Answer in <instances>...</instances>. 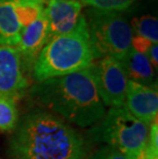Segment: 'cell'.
I'll return each instance as SVG.
<instances>
[{"label": "cell", "mask_w": 158, "mask_h": 159, "mask_svg": "<svg viewBox=\"0 0 158 159\" xmlns=\"http://www.w3.org/2000/svg\"><path fill=\"white\" fill-rule=\"evenodd\" d=\"M12 159H81L83 139L56 115L44 111L27 114L9 140Z\"/></svg>", "instance_id": "cell-1"}, {"label": "cell", "mask_w": 158, "mask_h": 159, "mask_svg": "<svg viewBox=\"0 0 158 159\" xmlns=\"http://www.w3.org/2000/svg\"><path fill=\"white\" fill-rule=\"evenodd\" d=\"M31 93L43 107L80 127L95 124L106 114L96 87L92 66L68 75L37 82Z\"/></svg>", "instance_id": "cell-2"}, {"label": "cell", "mask_w": 158, "mask_h": 159, "mask_svg": "<svg viewBox=\"0 0 158 159\" xmlns=\"http://www.w3.org/2000/svg\"><path fill=\"white\" fill-rule=\"evenodd\" d=\"M93 60L87 21L81 16L71 32L46 43L33 65V76L37 82L65 76L88 68Z\"/></svg>", "instance_id": "cell-3"}, {"label": "cell", "mask_w": 158, "mask_h": 159, "mask_svg": "<svg viewBox=\"0 0 158 159\" xmlns=\"http://www.w3.org/2000/svg\"><path fill=\"white\" fill-rule=\"evenodd\" d=\"M95 142L116 148L129 159H137L147 146L149 125L133 117L125 107L110 108L89 130Z\"/></svg>", "instance_id": "cell-4"}, {"label": "cell", "mask_w": 158, "mask_h": 159, "mask_svg": "<svg viewBox=\"0 0 158 159\" xmlns=\"http://www.w3.org/2000/svg\"><path fill=\"white\" fill-rule=\"evenodd\" d=\"M88 18L87 28L93 59L112 57L121 61L132 47L133 31L125 16L121 12L92 8Z\"/></svg>", "instance_id": "cell-5"}, {"label": "cell", "mask_w": 158, "mask_h": 159, "mask_svg": "<svg viewBox=\"0 0 158 159\" xmlns=\"http://www.w3.org/2000/svg\"><path fill=\"white\" fill-rule=\"evenodd\" d=\"M97 93L104 106L123 107L129 79L121 63L112 57H105L92 64Z\"/></svg>", "instance_id": "cell-6"}, {"label": "cell", "mask_w": 158, "mask_h": 159, "mask_svg": "<svg viewBox=\"0 0 158 159\" xmlns=\"http://www.w3.org/2000/svg\"><path fill=\"white\" fill-rule=\"evenodd\" d=\"M16 46L0 45V97L16 100L25 93L28 81Z\"/></svg>", "instance_id": "cell-7"}, {"label": "cell", "mask_w": 158, "mask_h": 159, "mask_svg": "<svg viewBox=\"0 0 158 159\" xmlns=\"http://www.w3.org/2000/svg\"><path fill=\"white\" fill-rule=\"evenodd\" d=\"M123 107L147 125L157 120L158 114V93L154 87L145 86L129 80Z\"/></svg>", "instance_id": "cell-8"}, {"label": "cell", "mask_w": 158, "mask_h": 159, "mask_svg": "<svg viewBox=\"0 0 158 159\" xmlns=\"http://www.w3.org/2000/svg\"><path fill=\"white\" fill-rule=\"evenodd\" d=\"M82 4L80 1H52L49 0L44 15L48 25V38L71 32L81 18ZM48 40V41H49Z\"/></svg>", "instance_id": "cell-9"}, {"label": "cell", "mask_w": 158, "mask_h": 159, "mask_svg": "<svg viewBox=\"0 0 158 159\" xmlns=\"http://www.w3.org/2000/svg\"><path fill=\"white\" fill-rule=\"evenodd\" d=\"M48 40L47 20L43 11L34 22L23 28L21 39L19 44L16 46L21 56L23 65L25 64L28 67L34 65L40 52Z\"/></svg>", "instance_id": "cell-10"}, {"label": "cell", "mask_w": 158, "mask_h": 159, "mask_svg": "<svg viewBox=\"0 0 158 159\" xmlns=\"http://www.w3.org/2000/svg\"><path fill=\"white\" fill-rule=\"evenodd\" d=\"M126 74L127 79L145 86H151L154 82V68L148 57L130 47L124 57L119 61Z\"/></svg>", "instance_id": "cell-11"}, {"label": "cell", "mask_w": 158, "mask_h": 159, "mask_svg": "<svg viewBox=\"0 0 158 159\" xmlns=\"http://www.w3.org/2000/svg\"><path fill=\"white\" fill-rule=\"evenodd\" d=\"M15 1L0 2V45L16 46L21 39L23 28L16 16Z\"/></svg>", "instance_id": "cell-12"}, {"label": "cell", "mask_w": 158, "mask_h": 159, "mask_svg": "<svg viewBox=\"0 0 158 159\" xmlns=\"http://www.w3.org/2000/svg\"><path fill=\"white\" fill-rule=\"evenodd\" d=\"M133 35H139L154 43L158 41V20L153 16H143L136 18L132 21Z\"/></svg>", "instance_id": "cell-13"}, {"label": "cell", "mask_w": 158, "mask_h": 159, "mask_svg": "<svg viewBox=\"0 0 158 159\" xmlns=\"http://www.w3.org/2000/svg\"><path fill=\"white\" fill-rule=\"evenodd\" d=\"M19 122V111L15 100L0 97V131H9Z\"/></svg>", "instance_id": "cell-14"}, {"label": "cell", "mask_w": 158, "mask_h": 159, "mask_svg": "<svg viewBox=\"0 0 158 159\" xmlns=\"http://www.w3.org/2000/svg\"><path fill=\"white\" fill-rule=\"evenodd\" d=\"M15 9L16 16L22 25V28H25L41 15L44 11V6L41 4H34V3L20 2L16 0Z\"/></svg>", "instance_id": "cell-15"}, {"label": "cell", "mask_w": 158, "mask_h": 159, "mask_svg": "<svg viewBox=\"0 0 158 159\" xmlns=\"http://www.w3.org/2000/svg\"><path fill=\"white\" fill-rule=\"evenodd\" d=\"M81 4L102 11L120 12L129 8L136 0H80Z\"/></svg>", "instance_id": "cell-16"}, {"label": "cell", "mask_w": 158, "mask_h": 159, "mask_svg": "<svg viewBox=\"0 0 158 159\" xmlns=\"http://www.w3.org/2000/svg\"><path fill=\"white\" fill-rule=\"evenodd\" d=\"M88 159H129L122 152L117 150L116 148L104 145L99 150H97Z\"/></svg>", "instance_id": "cell-17"}, {"label": "cell", "mask_w": 158, "mask_h": 159, "mask_svg": "<svg viewBox=\"0 0 158 159\" xmlns=\"http://www.w3.org/2000/svg\"><path fill=\"white\" fill-rule=\"evenodd\" d=\"M154 42L150 41L146 38H144L142 36L139 35H133L132 37V48H133L136 52H141L143 55H147V52H149L150 47L152 46Z\"/></svg>", "instance_id": "cell-18"}, {"label": "cell", "mask_w": 158, "mask_h": 159, "mask_svg": "<svg viewBox=\"0 0 158 159\" xmlns=\"http://www.w3.org/2000/svg\"><path fill=\"white\" fill-rule=\"evenodd\" d=\"M157 52H158V46L157 43H153L152 46L150 47L149 52H147L146 57H148L149 62L151 63V65L155 70H157V66H158V57H157Z\"/></svg>", "instance_id": "cell-19"}, {"label": "cell", "mask_w": 158, "mask_h": 159, "mask_svg": "<svg viewBox=\"0 0 158 159\" xmlns=\"http://www.w3.org/2000/svg\"><path fill=\"white\" fill-rule=\"evenodd\" d=\"M137 159H158V154L149 150L146 146V148L144 149L142 153L137 157Z\"/></svg>", "instance_id": "cell-20"}, {"label": "cell", "mask_w": 158, "mask_h": 159, "mask_svg": "<svg viewBox=\"0 0 158 159\" xmlns=\"http://www.w3.org/2000/svg\"><path fill=\"white\" fill-rule=\"evenodd\" d=\"M20 2H25V3H34V4H41L43 5L47 0H18Z\"/></svg>", "instance_id": "cell-21"}, {"label": "cell", "mask_w": 158, "mask_h": 159, "mask_svg": "<svg viewBox=\"0 0 158 159\" xmlns=\"http://www.w3.org/2000/svg\"><path fill=\"white\" fill-rule=\"evenodd\" d=\"M52 1H74V0H52Z\"/></svg>", "instance_id": "cell-22"}, {"label": "cell", "mask_w": 158, "mask_h": 159, "mask_svg": "<svg viewBox=\"0 0 158 159\" xmlns=\"http://www.w3.org/2000/svg\"><path fill=\"white\" fill-rule=\"evenodd\" d=\"M3 1H6V0H0V2H3Z\"/></svg>", "instance_id": "cell-23"}]
</instances>
